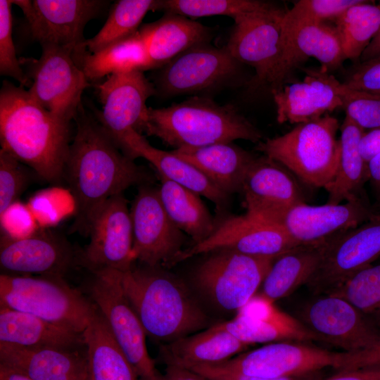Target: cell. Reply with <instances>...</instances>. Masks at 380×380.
<instances>
[{"instance_id":"1","label":"cell","mask_w":380,"mask_h":380,"mask_svg":"<svg viewBox=\"0 0 380 380\" xmlns=\"http://www.w3.org/2000/svg\"><path fill=\"white\" fill-rule=\"evenodd\" d=\"M70 144L63 179L75 203L74 232L89 235L91 220L110 198L152 177L119 146L98 120L80 109Z\"/></svg>"},{"instance_id":"2","label":"cell","mask_w":380,"mask_h":380,"mask_svg":"<svg viewBox=\"0 0 380 380\" xmlns=\"http://www.w3.org/2000/svg\"><path fill=\"white\" fill-rule=\"evenodd\" d=\"M70 124L44 109L23 87L5 80L0 91L2 150L42 179L58 184L70 146Z\"/></svg>"},{"instance_id":"3","label":"cell","mask_w":380,"mask_h":380,"mask_svg":"<svg viewBox=\"0 0 380 380\" xmlns=\"http://www.w3.org/2000/svg\"><path fill=\"white\" fill-rule=\"evenodd\" d=\"M158 267L120 272L123 291L146 336L170 343L206 327L209 319L179 279Z\"/></svg>"},{"instance_id":"4","label":"cell","mask_w":380,"mask_h":380,"mask_svg":"<svg viewBox=\"0 0 380 380\" xmlns=\"http://www.w3.org/2000/svg\"><path fill=\"white\" fill-rule=\"evenodd\" d=\"M143 131L175 149L237 139L259 143L262 139L260 132L234 106L198 96L165 108L148 107Z\"/></svg>"},{"instance_id":"5","label":"cell","mask_w":380,"mask_h":380,"mask_svg":"<svg viewBox=\"0 0 380 380\" xmlns=\"http://www.w3.org/2000/svg\"><path fill=\"white\" fill-rule=\"evenodd\" d=\"M0 308L26 312L83 334L96 310L61 277L0 276Z\"/></svg>"},{"instance_id":"6","label":"cell","mask_w":380,"mask_h":380,"mask_svg":"<svg viewBox=\"0 0 380 380\" xmlns=\"http://www.w3.org/2000/svg\"><path fill=\"white\" fill-rule=\"evenodd\" d=\"M338 120L327 114L298 124L289 132L258 143L256 149L281 164L305 184L327 187L333 181L340 156Z\"/></svg>"},{"instance_id":"7","label":"cell","mask_w":380,"mask_h":380,"mask_svg":"<svg viewBox=\"0 0 380 380\" xmlns=\"http://www.w3.org/2000/svg\"><path fill=\"white\" fill-rule=\"evenodd\" d=\"M286 10L273 6L246 14L234 20L235 25L225 45L240 63L255 69L251 87L281 89L285 42L283 18Z\"/></svg>"},{"instance_id":"8","label":"cell","mask_w":380,"mask_h":380,"mask_svg":"<svg viewBox=\"0 0 380 380\" xmlns=\"http://www.w3.org/2000/svg\"><path fill=\"white\" fill-rule=\"evenodd\" d=\"M91 273L86 286L88 297L105 319L139 379L161 380L163 374L147 350L146 332L122 288L120 272L107 269Z\"/></svg>"},{"instance_id":"9","label":"cell","mask_w":380,"mask_h":380,"mask_svg":"<svg viewBox=\"0 0 380 380\" xmlns=\"http://www.w3.org/2000/svg\"><path fill=\"white\" fill-rule=\"evenodd\" d=\"M38 59L20 58L31 84L27 89L34 100L58 118L70 123L82 108V96L89 80L72 54L62 48L42 45Z\"/></svg>"},{"instance_id":"10","label":"cell","mask_w":380,"mask_h":380,"mask_svg":"<svg viewBox=\"0 0 380 380\" xmlns=\"http://www.w3.org/2000/svg\"><path fill=\"white\" fill-rule=\"evenodd\" d=\"M32 37L41 46L52 45L70 52L80 66L88 53L84 29L106 8L101 0H16Z\"/></svg>"},{"instance_id":"11","label":"cell","mask_w":380,"mask_h":380,"mask_svg":"<svg viewBox=\"0 0 380 380\" xmlns=\"http://www.w3.org/2000/svg\"><path fill=\"white\" fill-rule=\"evenodd\" d=\"M274 260L227 250L214 251L197 267L194 281L218 308L237 312L255 295Z\"/></svg>"},{"instance_id":"12","label":"cell","mask_w":380,"mask_h":380,"mask_svg":"<svg viewBox=\"0 0 380 380\" xmlns=\"http://www.w3.org/2000/svg\"><path fill=\"white\" fill-rule=\"evenodd\" d=\"M380 257V215L331 240L306 284L316 295L334 293Z\"/></svg>"},{"instance_id":"13","label":"cell","mask_w":380,"mask_h":380,"mask_svg":"<svg viewBox=\"0 0 380 380\" xmlns=\"http://www.w3.org/2000/svg\"><path fill=\"white\" fill-rule=\"evenodd\" d=\"M344 352L329 351L302 343H272L241 353L214 365L248 376L277 379L319 372L327 367L340 369Z\"/></svg>"},{"instance_id":"14","label":"cell","mask_w":380,"mask_h":380,"mask_svg":"<svg viewBox=\"0 0 380 380\" xmlns=\"http://www.w3.org/2000/svg\"><path fill=\"white\" fill-rule=\"evenodd\" d=\"M299 245L281 226L245 214L224 220L205 240L183 249L169 267L198 254L220 250L276 259Z\"/></svg>"},{"instance_id":"15","label":"cell","mask_w":380,"mask_h":380,"mask_svg":"<svg viewBox=\"0 0 380 380\" xmlns=\"http://www.w3.org/2000/svg\"><path fill=\"white\" fill-rule=\"evenodd\" d=\"M89 242L79 253V263L91 272H125L135 262L130 210L123 194L108 199L97 210L89 228Z\"/></svg>"},{"instance_id":"16","label":"cell","mask_w":380,"mask_h":380,"mask_svg":"<svg viewBox=\"0 0 380 380\" xmlns=\"http://www.w3.org/2000/svg\"><path fill=\"white\" fill-rule=\"evenodd\" d=\"M129 210L134 260L149 267H169L183 250L184 240L167 215L158 190L141 186Z\"/></svg>"},{"instance_id":"17","label":"cell","mask_w":380,"mask_h":380,"mask_svg":"<svg viewBox=\"0 0 380 380\" xmlns=\"http://www.w3.org/2000/svg\"><path fill=\"white\" fill-rule=\"evenodd\" d=\"M318 296L305 307L302 316L319 341L346 353L369 349L380 341V328L347 300L334 294Z\"/></svg>"},{"instance_id":"18","label":"cell","mask_w":380,"mask_h":380,"mask_svg":"<svg viewBox=\"0 0 380 380\" xmlns=\"http://www.w3.org/2000/svg\"><path fill=\"white\" fill-rule=\"evenodd\" d=\"M239 64L226 46L198 45L163 65L157 76L156 87L165 96L203 91L234 76Z\"/></svg>"},{"instance_id":"19","label":"cell","mask_w":380,"mask_h":380,"mask_svg":"<svg viewBox=\"0 0 380 380\" xmlns=\"http://www.w3.org/2000/svg\"><path fill=\"white\" fill-rule=\"evenodd\" d=\"M281 164L266 156L255 158L243 179L241 191L246 213L281 226L286 214L305 203L300 188Z\"/></svg>"},{"instance_id":"20","label":"cell","mask_w":380,"mask_h":380,"mask_svg":"<svg viewBox=\"0 0 380 380\" xmlns=\"http://www.w3.org/2000/svg\"><path fill=\"white\" fill-rule=\"evenodd\" d=\"M96 89L102 105L97 120L117 145L128 131H143L147 100L156 93L144 72L110 75Z\"/></svg>"},{"instance_id":"21","label":"cell","mask_w":380,"mask_h":380,"mask_svg":"<svg viewBox=\"0 0 380 380\" xmlns=\"http://www.w3.org/2000/svg\"><path fill=\"white\" fill-rule=\"evenodd\" d=\"M79 253L62 236L49 230H37L23 238L1 234L0 265L11 273L63 277L75 263Z\"/></svg>"},{"instance_id":"22","label":"cell","mask_w":380,"mask_h":380,"mask_svg":"<svg viewBox=\"0 0 380 380\" xmlns=\"http://www.w3.org/2000/svg\"><path fill=\"white\" fill-rule=\"evenodd\" d=\"M375 213L361 199L344 203L293 207L281 226L300 245L330 241L371 219Z\"/></svg>"},{"instance_id":"23","label":"cell","mask_w":380,"mask_h":380,"mask_svg":"<svg viewBox=\"0 0 380 380\" xmlns=\"http://www.w3.org/2000/svg\"><path fill=\"white\" fill-rule=\"evenodd\" d=\"M304 70L306 76L303 81L283 86L272 93L279 123H305L342 108L334 75L322 68Z\"/></svg>"},{"instance_id":"24","label":"cell","mask_w":380,"mask_h":380,"mask_svg":"<svg viewBox=\"0 0 380 380\" xmlns=\"http://www.w3.org/2000/svg\"><path fill=\"white\" fill-rule=\"evenodd\" d=\"M118 146L132 159L141 157L148 160L160 177L205 197L215 205L219 212L227 207L229 195L191 163L175 156L172 151H163L151 146L139 132L134 129L128 131Z\"/></svg>"},{"instance_id":"25","label":"cell","mask_w":380,"mask_h":380,"mask_svg":"<svg viewBox=\"0 0 380 380\" xmlns=\"http://www.w3.org/2000/svg\"><path fill=\"white\" fill-rule=\"evenodd\" d=\"M0 365L34 380H88L86 348H27L0 343Z\"/></svg>"},{"instance_id":"26","label":"cell","mask_w":380,"mask_h":380,"mask_svg":"<svg viewBox=\"0 0 380 380\" xmlns=\"http://www.w3.org/2000/svg\"><path fill=\"white\" fill-rule=\"evenodd\" d=\"M284 82L292 70L308 58L319 61L327 71L339 68L346 60L335 25L327 23H304L284 27Z\"/></svg>"},{"instance_id":"27","label":"cell","mask_w":380,"mask_h":380,"mask_svg":"<svg viewBox=\"0 0 380 380\" xmlns=\"http://www.w3.org/2000/svg\"><path fill=\"white\" fill-rule=\"evenodd\" d=\"M161 18L139 27L151 69L165 65L186 50L208 44L210 28L186 17L165 13Z\"/></svg>"},{"instance_id":"28","label":"cell","mask_w":380,"mask_h":380,"mask_svg":"<svg viewBox=\"0 0 380 380\" xmlns=\"http://www.w3.org/2000/svg\"><path fill=\"white\" fill-rule=\"evenodd\" d=\"M0 343L27 348H86L83 334L37 316L4 308H0Z\"/></svg>"},{"instance_id":"29","label":"cell","mask_w":380,"mask_h":380,"mask_svg":"<svg viewBox=\"0 0 380 380\" xmlns=\"http://www.w3.org/2000/svg\"><path fill=\"white\" fill-rule=\"evenodd\" d=\"M171 151L198 168L228 195L241 191L247 171L256 158L232 143L182 147Z\"/></svg>"},{"instance_id":"30","label":"cell","mask_w":380,"mask_h":380,"mask_svg":"<svg viewBox=\"0 0 380 380\" xmlns=\"http://www.w3.org/2000/svg\"><path fill=\"white\" fill-rule=\"evenodd\" d=\"M248 346L217 324L163 345L160 355L166 365H214L241 353Z\"/></svg>"},{"instance_id":"31","label":"cell","mask_w":380,"mask_h":380,"mask_svg":"<svg viewBox=\"0 0 380 380\" xmlns=\"http://www.w3.org/2000/svg\"><path fill=\"white\" fill-rule=\"evenodd\" d=\"M329 242L299 245L277 258L262 283L260 294L275 302L306 284L317 270Z\"/></svg>"},{"instance_id":"32","label":"cell","mask_w":380,"mask_h":380,"mask_svg":"<svg viewBox=\"0 0 380 380\" xmlns=\"http://www.w3.org/2000/svg\"><path fill=\"white\" fill-rule=\"evenodd\" d=\"M83 336L90 380H139L97 308Z\"/></svg>"},{"instance_id":"33","label":"cell","mask_w":380,"mask_h":380,"mask_svg":"<svg viewBox=\"0 0 380 380\" xmlns=\"http://www.w3.org/2000/svg\"><path fill=\"white\" fill-rule=\"evenodd\" d=\"M340 156L333 181L325 188L327 203L339 204L343 201L361 198L360 193L369 179L367 165L359 150V143L364 129L346 116L340 126Z\"/></svg>"},{"instance_id":"34","label":"cell","mask_w":380,"mask_h":380,"mask_svg":"<svg viewBox=\"0 0 380 380\" xmlns=\"http://www.w3.org/2000/svg\"><path fill=\"white\" fill-rule=\"evenodd\" d=\"M240 341L247 344L279 341H319L304 324L277 306L259 317L236 315L233 319L219 323Z\"/></svg>"},{"instance_id":"35","label":"cell","mask_w":380,"mask_h":380,"mask_svg":"<svg viewBox=\"0 0 380 380\" xmlns=\"http://www.w3.org/2000/svg\"><path fill=\"white\" fill-rule=\"evenodd\" d=\"M160 201L172 222L199 243L214 232L216 224L199 195L160 177Z\"/></svg>"},{"instance_id":"36","label":"cell","mask_w":380,"mask_h":380,"mask_svg":"<svg viewBox=\"0 0 380 380\" xmlns=\"http://www.w3.org/2000/svg\"><path fill=\"white\" fill-rule=\"evenodd\" d=\"M80 67L89 81L106 76L150 70V62L139 30L94 53H87Z\"/></svg>"},{"instance_id":"37","label":"cell","mask_w":380,"mask_h":380,"mask_svg":"<svg viewBox=\"0 0 380 380\" xmlns=\"http://www.w3.org/2000/svg\"><path fill=\"white\" fill-rule=\"evenodd\" d=\"M346 59L360 58L380 28V3L361 1L334 20Z\"/></svg>"},{"instance_id":"38","label":"cell","mask_w":380,"mask_h":380,"mask_svg":"<svg viewBox=\"0 0 380 380\" xmlns=\"http://www.w3.org/2000/svg\"><path fill=\"white\" fill-rule=\"evenodd\" d=\"M155 4V0H120L115 3L101 29L86 40L87 51L96 53L137 32L146 14L154 11Z\"/></svg>"},{"instance_id":"39","label":"cell","mask_w":380,"mask_h":380,"mask_svg":"<svg viewBox=\"0 0 380 380\" xmlns=\"http://www.w3.org/2000/svg\"><path fill=\"white\" fill-rule=\"evenodd\" d=\"M274 4L254 0H159L156 1L154 11L200 18L226 15L237 18L255 11L267 9Z\"/></svg>"},{"instance_id":"40","label":"cell","mask_w":380,"mask_h":380,"mask_svg":"<svg viewBox=\"0 0 380 380\" xmlns=\"http://www.w3.org/2000/svg\"><path fill=\"white\" fill-rule=\"evenodd\" d=\"M331 294L347 300L380 327V263L360 270Z\"/></svg>"},{"instance_id":"41","label":"cell","mask_w":380,"mask_h":380,"mask_svg":"<svg viewBox=\"0 0 380 380\" xmlns=\"http://www.w3.org/2000/svg\"><path fill=\"white\" fill-rule=\"evenodd\" d=\"M335 87L346 117L365 131L380 128V94L351 89L337 80Z\"/></svg>"},{"instance_id":"42","label":"cell","mask_w":380,"mask_h":380,"mask_svg":"<svg viewBox=\"0 0 380 380\" xmlns=\"http://www.w3.org/2000/svg\"><path fill=\"white\" fill-rule=\"evenodd\" d=\"M362 0H300L286 10L284 27L304 23H327L335 20L350 6Z\"/></svg>"},{"instance_id":"43","label":"cell","mask_w":380,"mask_h":380,"mask_svg":"<svg viewBox=\"0 0 380 380\" xmlns=\"http://www.w3.org/2000/svg\"><path fill=\"white\" fill-rule=\"evenodd\" d=\"M27 206L42 227L56 224L68 213L75 212L70 192L61 188L42 191L30 198Z\"/></svg>"},{"instance_id":"44","label":"cell","mask_w":380,"mask_h":380,"mask_svg":"<svg viewBox=\"0 0 380 380\" xmlns=\"http://www.w3.org/2000/svg\"><path fill=\"white\" fill-rule=\"evenodd\" d=\"M11 0H0V73L12 77L20 82L21 87L30 86V80L24 72L16 56L12 37L13 18Z\"/></svg>"},{"instance_id":"45","label":"cell","mask_w":380,"mask_h":380,"mask_svg":"<svg viewBox=\"0 0 380 380\" xmlns=\"http://www.w3.org/2000/svg\"><path fill=\"white\" fill-rule=\"evenodd\" d=\"M23 165L8 153L0 150V215L18 201L30 183V173Z\"/></svg>"},{"instance_id":"46","label":"cell","mask_w":380,"mask_h":380,"mask_svg":"<svg viewBox=\"0 0 380 380\" xmlns=\"http://www.w3.org/2000/svg\"><path fill=\"white\" fill-rule=\"evenodd\" d=\"M1 234L13 238L27 236L37 230V223L27 205L18 201L0 215Z\"/></svg>"},{"instance_id":"47","label":"cell","mask_w":380,"mask_h":380,"mask_svg":"<svg viewBox=\"0 0 380 380\" xmlns=\"http://www.w3.org/2000/svg\"><path fill=\"white\" fill-rule=\"evenodd\" d=\"M343 84L353 89L380 94V60L359 63Z\"/></svg>"},{"instance_id":"48","label":"cell","mask_w":380,"mask_h":380,"mask_svg":"<svg viewBox=\"0 0 380 380\" xmlns=\"http://www.w3.org/2000/svg\"><path fill=\"white\" fill-rule=\"evenodd\" d=\"M184 367L202 375L208 380H318L319 379V372L291 377L267 379L226 370L214 365H191Z\"/></svg>"},{"instance_id":"49","label":"cell","mask_w":380,"mask_h":380,"mask_svg":"<svg viewBox=\"0 0 380 380\" xmlns=\"http://www.w3.org/2000/svg\"><path fill=\"white\" fill-rule=\"evenodd\" d=\"M380 365V341L373 347L356 353L345 352L339 371L366 368Z\"/></svg>"},{"instance_id":"50","label":"cell","mask_w":380,"mask_h":380,"mask_svg":"<svg viewBox=\"0 0 380 380\" xmlns=\"http://www.w3.org/2000/svg\"><path fill=\"white\" fill-rule=\"evenodd\" d=\"M359 150L364 162L368 163L380 154V128L364 132L359 143Z\"/></svg>"},{"instance_id":"51","label":"cell","mask_w":380,"mask_h":380,"mask_svg":"<svg viewBox=\"0 0 380 380\" xmlns=\"http://www.w3.org/2000/svg\"><path fill=\"white\" fill-rule=\"evenodd\" d=\"M324 380H380V365L339 371Z\"/></svg>"},{"instance_id":"52","label":"cell","mask_w":380,"mask_h":380,"mask_svg":"<svg viewBox=\"0 0 380 380\" xmlns=\"http://www.w3.org/2000/svg\"><path fill=\"white\" fill-rule=\"evenodd\" d=\"M161 380H208L202 375L184 367L168 364Z\"/></svg>"},{"instance_id":"53","label":"cell","mask_w":380,"mask_h":380,"mask_svg":"<svg viewBox=\"0 0 380 380\" xmlns=\"http://www.w3.org/2000/svg\"><path fill=\"white\" fill-rule=\"evenodd\" d=\"M380 60V28L360 58V63Z\"/></svg>"},{"instance_id":"54","label":"cell","mask_w":380,"mask_h":380,"mask_svg":"<svg viewBox=\"0 0 380 380\" xmlns=\"http://www.w3.org/2000/svg\"><path fill=\"white\" fill-rule=\"evenodd\" d=\"M367 171L372 185L380 196V154L368 163Z\"/></svg>"},{"instance_id":"55","label":"cell","mask_w":380,"mask_h":380,"mask_svg":"<svg viewBox=\"0 0 380 380\" xmlns=\"http://www.w3.org/2000/svg\"><path fill=\"white\" fill-rule=\"evenodd\" d=\"M0 380H34L10 367L0 365Z\"/></svg>"},{"instance_id":"56","label":"cell","mask_w":380,"mask_h":380,"mask_svg":"<svg viewBox=\"0 0 380 380\" xmlns=\"http://www.w3.org/2000/svg\"><path fill=\"white\" fill-rule=\"evenodd\" d=\"M88 380H90V379L89 378V379H88Z\"/></svg>"}]
</instances>
